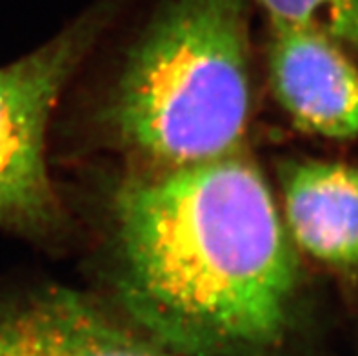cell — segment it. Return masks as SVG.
<instances>
[{
  "label": "cell",
  "instance_id": "7a4b0ae2",
  "mask_svg": "<svg viewBox=\"0 0 358 356\" xmlns=\"http://www.w3.org/2000/svg\"><path fill=\"white\" fill-rule=\"evenodd\" d=\"M248 24L245 0H168L118 78L109 113L124 144L160 167L244 149Z\"/></svg>",
  "mask_w": 358,
  "mask_h": 356
},
{
  "label": "cell",
  "instance_id": "8992f818",
  "mask_svg": "<svg viewBox=\"0 0 358 356\" xmlns=\"http://www.w3.org/2000/svg\"><path fill=\"white\" fill-rule=\"evenodd\" d=\"M282 197L296 245L338 269L358 266V167L341 162H287Z\"/></svg>",
  "mask_w": 358,
  "mask_h": 356
},
{
  "label": "cell",
  "instance_id": "5b68a950",
  "mask_svg": "<svg viewBox=\"0 0 358 356\" xmlns=\"http://www.w3.org/2000/svg\"><path fill=\"white\" fill-rule=\"evenodd\" d=\"M0 356H180L80 294L44 291L0 313Z\"/></svg>",
  "mask_w": 358,
  "mask_h": 356
},
{
  "label": "cell",
  "instance_id": "52a82bcc",
  "mask_svg": "<svg viewBox=\"0 0 358 356\" xmlns=\"http://www.w3.org/2000/svg\"><path fill=\"white\" fill-rule=\"evenodd\" d=\"M271 27H302L358 55V0H257Z\"/></svg>",
  "mask_w": 358,
  "mask_h": 356
},
{
  "label": "cell",
  "instance_id": "6da1fadb",
  "mask_svg": "<svg viewBox=\"0 0 358 356\" xmlns=\"http://www.w3.org/2000/svg\"><path fill=\"white\" fill-rule=\"evenodd\" d=\"M113 227L118 304L145 336L180 356H271L286 342L299 262L244 149L135 176Z\"/></svg>",
  "mask_w": 358,
  "mask_h": 356
},
{
  "label": "cell",
  "instance_id": "277c9868",
  "mask_svg": "<svg viewBox=\"0 0 358 356\" xmlns=\"http://www.w3.org/2000/svg\"><path fill=\"white\" fill-rule=\"evenodd\" d=\"M348 53L322 33L271 27V86L296 127L326 138L358 136V66Z\"/></svg>",
  "mask_w": 358,
  "mask_h": 356
},
{
  "label": "cell",
  "instance_id": "3957f363",
  "mask_svg": "<svg viewBox=\"0 0 358 356\" xmlns=\"http://www.w3.org/2000/svg\"><path fill=\"white\" fill-rule=\"evenodd\" d=\"M78 24L0 68V224L45 227L59 215L45 164V133L66 82L91 42Z\"/></svg>",
  "mask_w": 358,
  "mask_h": 356
}]
</instances>
